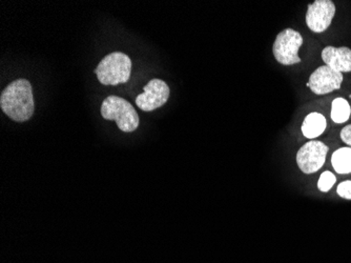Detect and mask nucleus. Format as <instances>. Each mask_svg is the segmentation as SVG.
<instances>
[{
    "label": "nucleus",
    "instance_id": "obj_1",
    "mask_svg": "<svg viewBox=\"0 0 351 263\" xmlns=\"http://www.w3.org/2000/svg\"><path fill=\"white\" fill-rule=\"evenodd\" d=\"M0 106L14 122H27L34 114V98L29 81L19 79L11 82L1 93Z\"/></svg>",
    "mask_w": 351,
    "mask_h": 263
},
{
    "label": "nucleus",
    "instance_id": "obj_2",
    "mask_svg": "<svg viewBox=\"0 0 351 263\" xmlns=\"http://www.w3.org/2000/svg\"><path fill=\"white\" fill-rule=\"evenodd\" d=\"M131 71V58L124 53L114 52L106 55L100 61L95 73L100 84L104 86H117L129 81Z\"/></svg>",
    "mask_w": 351,
    "mask_h": 263
},
{
    "label": "nucleus",
    "instance_id": "obj_3",
    "mask_svg": "<svg viewBox=\"0 0 351 263\" xmlns=\"http://www.w3.org/2000/svg\"><path fill=\"white\" fill-rule=\"evenodd\" d=\"M102 117L114 120L119 130L131 133L139 126V116L133 104L118 96H108L102 102Z\"/></svg>",
    "mask_w": 351,
    "mask_h": 263
},
{
    "label": "nucleus",
    "instance_id": "obj_4",
    "mask_svg": "<svg viewBox=\"0 0 351 263\" xmlns=\"http://www.w3.org/2000/svg\"><path fill=\"white\" fill-rule=\"evenodd\" d=\"M303 45V37L299 32L285 29L276 37L274 43V56L278 62L283 65H293L301 62L298 52Z\"/></svg>",
    "mask_w": 351,
    "mask_h": 263
},
{
    "label": "nucleus",
    "instance_id": "obj_5",
    "mask_svg": "<svg viewBox=\"0 0 351 263\" xmlns=\"http://www.w3.org/2000/svg\"><path fill=\"white\" fill-rule=\"evenodd\" d=\"M327 153L328 146L326 144L317 140H311L298 151V167L303 173H315L324 165Z\"/></svg>",
    "mask_w": 351,
    "mask_h": 263
},
{
    "label": "nucleus",
    "instance_id": "obj_6",
    "mask_svg": "<svg viewBox=\"0 0 351 263\" xmlns=\"http://www.w3.org/2000/svg\"><path fill=\"white\" fill-rule=\"evenodd\" d=\"M169 98V88L161 79H152L145 87V93L138 95L136 104L145 112H152L167 104Z\"/></svg>",
    "mask_w": 351,
    "mask_h": 263
},
{
    "label": "nucleus",
    "instance_id": "obj_7",
    "mask_svg": "<svg viewBox=\"0 0 351 263\" xmlns=\"http://www.w3.org/2000/svg\"><path fill=\"white\" fill-rule=\"evenodd\" d=\"M336 15V5L330 0H317L308 5L306 25L315 33H323L330 27Z\"/></svg>",
    "mask_w": 351,
    "mask_h": 263
},
{
    "label": "nucleus",
    "instance_id": "obj_8",
    "mask_svg": "<svg viewBox=\"0 0 351 263\" xmlns=\"http://www.w3.org/2000/svg\"><path fill=\"white\" fill-rule=\"evenodd\" d=\"M343 80L344 77L342 73L337 72L327 65H322L311 75L307 86L315 94H329L333 91L339 90L342 86Z\"/></svg>",
    "mask_w": 351,
    "mask_h": 263
},
{
    "label": "nucleus",
    "instance_id": "obj_9",
    "mask_svg": "<svg viewBox=\"0 0 351 263\" xmlns=\"http://www.w3.org/2000/svg\"><path fill=\"white\" fill-rule=\"evenodd\" d=\"M325 65L340 73L351 72V50L349 47H326L322 51Z\"/></svg>",
    "mask_w": 351,
    "mask_h": 263
},
{
    "label": "nucleus",
    "instance_id": "obj_10",
    "mask_svg": "<svg viewBox=\"0 0 351 263\" xmlns=\"http://www.w3.org/2000/svg\"><path fill=\"white\" fill-rule=\"evenodd\" d=\"M326 118L320 113L313 112L307 115L303 124H302V133L308 139L319 137L326 130Z\"/></svg>",
    "mask_w": 351,
    "mask_h": 263
},
{
    "label": "nucleus",
    "instance_id": "obj_11",
    "mask_svg": "<svg viewBox=\"0 0 351 263\" xmlns=\"http://www.w3.org/2000/svg\"><path fill=\"white\" fill-rule=\"evenodd\" d=\"M333 169L339 174L351 173V148H341L331 156Z\"/></svg>",
    "mask_w": 351,
    "mask_h": 263
},
{
    "label": "nucleus",
    "instance_id": "obj_12",
    "mask_svg": "<svg viewBox=\"0 0 351 263\" xmlns=\"http://www.w3.org/2000/svg\"><path fill=\"white\" fill-rule=\"evenodd\" d=\"M351 108L344 98H337L331 104V119L336 124H344L350 117Z\"/></svg>",
    "mask_w": 351,
    "mask_h": 263
},
{
    "label": "nucleus",
    "instance_id": "obj_13",
    "mask_svg": "<svg viewBox=\"0 0 351 263\" xmlns=\"http://www.w3.org/2000/svg\"><path fill=\"white\" fill-rule=\"evenodd\" d=\"M336 176L333 175L331 172L326 171L322 173V175L319 178V183H317V187L323 193H327L330 191L331 187L336 183Z\"/></svg>",
    "mask_w": 351,
    "mask_h": 263
},
{
    "label": "nucleus",
    "instance_id": "obj_14",
    "mask_svg": "<svg viewBox=\"0 0 351 263\" xmlns=\"http://www.w3.org/2000/svg\"><path fill=\"white\" fill-rule=\"evenodd\" d=\"M337 193H338L339 196H341L342 198L351 201V180L340 183L338 189H337Z\"/></svg>",
    "mask_w": 351,
    "mask_h": 263
},
{
    "label": "nucleus",
    "instance_id": "obj_15",
    "mask_svg": "<svg viewBox=\"0 0 351 263\" xmlns=\"http://www.w3.org/2000/svg\"><path fill=\"white\" fill-rule=\"evenodd\" d=\"M341 139H342L347 146H351V124L345 126V128L341 130Z\"/></svg>",
    "mask_w": 351,
    "mask_h": 263
}]
</instances>
